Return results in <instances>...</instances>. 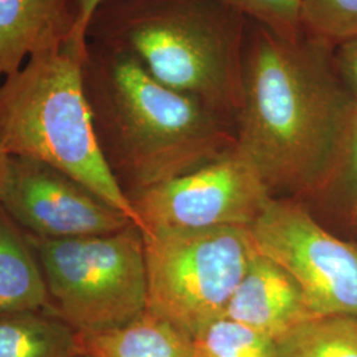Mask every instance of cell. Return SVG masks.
<instances>
[{"label": "cell", "instance_id": "20", "mask_svg": "<svg viewBox=\"0 0 357 357\" xmlns=\"http://www.w3.org/2000/svg\"><path fill=\"white\" fill-rule=\"evenodd\" d=\"M333 52L339 75L357 101V36L335 45Z\"/></svg>", "mask_w": 357, "mask_h": 357}, {"label": "cell", "instance_id": "22", "mask_svg": "<svg viewBox=\"0 0 357 357\" xmlns=\"http://www.w3.org/2000/svg\"><path fill=\"white\" fill-rule=\"evenodd\" d=\"M0 81H1V77H0ZM8 159H10V155L4 151V149L0 144V193H1V190H3V184H4L6 175H7Z\"/></svg>", "mask_w": 357, "mask_h": 357}, {"label": "cell", "instance_id": "23", "mask_svg": "<svg viewBox=\"0 0 357 357\" xmlns=\"http://www.w3.org/2000/svg\"><path fill=\"white\" fill-rule=\"evenodd\" d=\"M79 357H89V356H86V355H81V356Z\"/></svg>", "mask_w": 357, "mask_h": 357}, {"label": "cell", "instance_id": "9", "mask_svg": "<svg viewBox=\"0 0 357 357\" xmlns=\"http://www.w3.org/2000/svg\"><path fill=\"white\" fill-rule=\"evenodd\" d=\"M0 205L28 234L70 240L134 225L88 187L43 162L10 156Z\"/></svg>", "mask_w": 357, "mask_h": 357}, {"label": "cell", "instance_id": "3", "mask_svg": "<svg viewBox=\"0 0 357 357\" xmlns=\"http://www.w3.org/2000/svg\"><path fill=\"white\" fill-rule=\"evenodd\" d=\"M248 28L218 0H103L86 40L126 52L167 88L236 121Z\"/></svg>", "mask_w": 357, "mask_h": 357}, {"label": "cell", "instance_id": "4", "mask_svg": "<svg viewBox=\"0 0 357 357\" xmlns=\"http://www.w3.org/2000/svg\"><path fill=\"white\" fill-rule=\"evenodd\" d=\"M85 47L69 40L1 78L0 144L10 156L43 162L76 178L142 230L97 139L82 85Z\"/></svg>", "mask_w": 357, "mask_h": 357}, {"label": "cell", "instance_id": "18", "mask_svg": "<svg viewBox=\"0 0 357 357\" xmlns=\"http://www.w3.org/2000/svg\"><path fill=\"white\" fill-rule=\"evenodd\" d=\"M241 13L249 22L283 35L296 36L305 31L299 0H218Z\"/></svg>", "mask_w": 357, "mask_h": 357}, {"label": "cell", "instance_id": "15", "mask_svg": "<svg viewBox=\"0 0 357 357\" xmlns=\"http://www.w3.org/2000/svg\"><path fill=\"white\" fill-rule=\"evenodd\" d=\"M275 357H357V318L314 317L274 339Z\"/></svg>", "mask_w": 357, "mask_h": 357}, {"label": "cell", "instance_id": "11", "mask_svg": "<svg viewBox=\"0 0 357 357\" xmlns=\"http://www.w3.org/2000/svg\"><path fill=\"white\" fill-rule=\"evenodd\" d=\"M78 0H0V77L73 40Z\"/></svg>", "mask_w": 357, "mask_h": 357}, {"label": "cell", "instance_id": "2", "mask_svg": "<svg viewBox=\"0 0 357 357\" xmlns=\"http://www.w3.org/2000/svg\"><path fill=\"white\" fill-rule=\"evenodd\" d=\"M82 85L103 156L122 190L128 181V197L236 146L225 115L167 88L126 52L86 40Z\"/></svg>", "mask_w": 357, "mask_h": 357}, {"label": "cell", "instance_id": "16", "mask_svg": "<svg viewBox=\"0 0 357 357\" xmlns=\"http://www.w3.org/2000/svg\"><path fill=\"white\" fill-rule=\"evenodd\" d=\"M193 349L195 357H275L273 339L228 318L197 333Z\"/></svg>", "mask_w": 357, "mask_h": 357}, {"label": "cell", "instance_id": "7", "mask_svg": "<svg viewBox=\"0 0 357 357\" xmlns=\"http://www.w3.org/2000/svg\"><path fill=\"white\" fill-rule=\"evenodd\" d=\"M259 253L280 265L317 317L357 318V245L324 229L302 205L271 197L249 228Z\"/></svg>", "mask_w": 357, "mask_h": 357}, {"label": "cell", "instance_id": "1", "mask_svg": "<svg viewBox=\"0 0 357 357\" xmlns=\"http://www.w3.org/2000/svg\"><path fill=\"white\" fill-rule=\"evenodd\" d=\"M333 51L306 29L283 36L249 22L236 149L271 196L324 190L342 165L357 101Z\"/></svg>", "mask_w": 357, "mask_h": 357}, {"label": "cell", "instance_id": "19", "mask_svg": "<svg viewBox=\"0 0 357 357\" xmlns=\"http://www.w3.org/2000/svg\"><path fill=\"white\" fill-rule=\"evenodd\" d=\"M333 181H337L342 190H344L351 212L357 218V118L349 135L344 158Z\"/></svg>", "mask_w": 357, "mask_h": 357}, {"label": "cell", "instance_id": "13", "mask_svg": "<svg viewBox=\"0 0 357 357\" xmlns=\"http://www.w3.org/2000/svg\"><path fill=\"white\" fill-rule=\"evenodd\" d=\"M50 307L43 268L26 238L0 205V314Z\"/></svg>", "mask_w": 357, "mask_h": 357}, {"label": "cell", "instance_id": "12", "mask_svg": "<svg viewBox=\"0 0 357 357\" xmlns=\"http://www.w3.org/2000/svg\"><path fill=\"white\" fill-rule=\"evenodd\" d=\"M79 342L89 357H195L191 335L147 308L121 327L79 335Z\"/></svg>", "mask_w": 357, "mask_h": 357}, {"label": "cell", "instance_id": "8", "mask_svg": "<svg viewBox=\"0 0 357 357\" xmlns=\"http://www.w3.org/2000/svg\"><path fill=\"white\" fill-rule=\"evenodd\" d=\"M274 197L236 146L222 156L130 196L142 233L250 228Z\"/></svg>", "mask_w": 357, "mask_h": 357}, {"label": "cell", "instance_id": "21", "mask_svg": "<svg viewBox=\"0 0 357 357\" xmlns=\"http://www.w3.org/2000/svg\"><path fill=\"white\" fill-rule=\"evenodd\" d=\"M103 0H78L77 1V23L73 38L85 43L86 41V28L89 24L90 17L97 10V7Z\"/></svg>", "mask_w": 357, "mask_h": 357}, {"label": "cell", "instance_id": "6", "mask_svg": "<svg viewBox=\"0 0 357 357\" xmlns=\"http://www.w3.org/2000/svg\"><path fill=\"white\" fill-rule=\"evenodd\" d=\"M147 310L195 337L224 318L257 253L249 228L153 230L143 234Z\"/></svg>", "mask_w": 357, "mask_h": 357}, {"label": "cell", "instance_id": "14", "mask_svg": "<svg viewBox=\"0 0 357 357\" xmlns=\"http://www.w3.org/2000/svg\"><path fill=\"white\" fill-rule=\"evenodd\" d=\"M79 333L53 311L0 314V357H79Z\"/></svg>", "mask_w": 357, "mask_h": 357}, {"label": "cell", "instance_id": "10", "mask_svg": "<svg viewBox=\"0 0 357 357\" xmlns=\"http://www.w3.org/2000/svg\"><path fill=\"white\" fill-rule=\"evenodd\" d=\"M317 317L298 283L266 255H253L224 318L270 339H277L305 320Z\"/></svg>", "mask_w": 357, "mask_h": 357}, {"label": "cell", "instance_id": "5", "mask_svg": "<svg viewBox=\"0 0 357 357\" xmlns=\"http://www.w3.org/2000/svg\"><path fill=\"white\" fill-rule=\"evenodd\" d=\"M50 295V307L79 335L113 330L147 307L143 233L137 225L70 240L26 233Z\"/></svg>", "mask_w": 357, "mask_h": 357}, {"label": "cell", "instance_id": "17", "mask_svg": "<svg viewBox=\"0 0 357 357\" xmlns=\"http://www.w3.org/2000/svg\"><path fill=\"white\" fill-rule=\"evenodd\" d=\"M302 22L311 35L337 45L357 36V0H299Z\"/></svg>", "mask_w": 357, "mask_h": 357}]
</instances>
